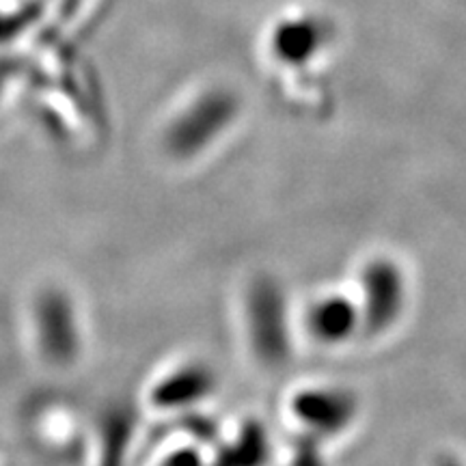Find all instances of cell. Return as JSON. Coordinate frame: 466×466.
Returning <instances> with one entry per match:
<instances>
[{
  "mask_svg": "<svg viewBox=\"0 0 466 466\" xmlns=\"http://www.w3.org/2000/svg\"><path fill=\"white\" fill-rule=\"evenodd\" d=\"M285 309L283 300L275 294V289L264 288L255 291L250 302V326H253L255 348L261 350L264 359L281 360L288 352V339H285Z\"/></svg>",
  "mask_w": 466,
  "mask_h": 466,
  "instance_id": "cell-1",
  "label": "cell"
},
{
  "mask_svg": "<svg viewBox=\"0 0 466 466\" xmlns=\"http://www.w3.org/2000/svg\"><path fill=\"white\" fill-rule=\"evenodd\" d=\"M365 316L371 326L393 322L400 313L404 288L400 270L389 261H376L365 270Z\"/></svg>",
  "mask_w": 466,
  "mask_h": 466,
  "instance_id": "cell-2",
  "label": "cell"
},
{
  "mask_svg": "<svg viewBox=\"0 0 466 466\" xmlns=\"http://www.w3.org/2000/svg\"><path fill=\"white\" fill-rule=\"evenodd\" d=\"M359 318L360 313L352 302L339 296H330V299L319 300L313 311L309 309V330H313L318 339L335 343L352 333Z\"/></svg>",
  "mask_w": 466,
  "mask_h": 466,
  "instance_id": "cell-3",
  "label": "cell"
}]
</instances>
